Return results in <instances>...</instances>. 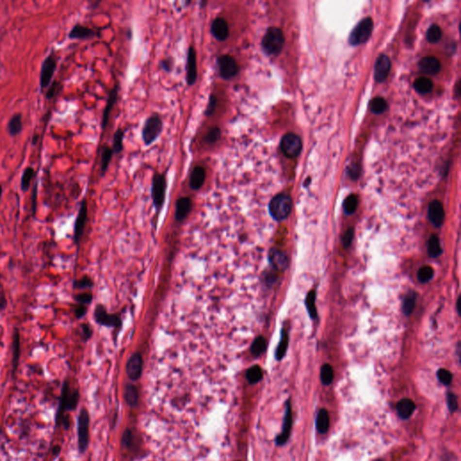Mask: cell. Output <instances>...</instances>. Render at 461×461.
Returning a JSON list of instances; mask_svg holds the SVG:
<instances>
[{"mask_svg":"<svg viewBox=\"0 0 461 461\" xmlns=\"http://www.w3.org/2000/svg\"><path fill=\"white\" fill-rule=\"evenodd\" d=\"M353 236H354V230H353V228L350 227L345 231V233H344L343 237V243L344 247H349V245L351 244Z\"/></svg>","mask_w":461,"mask_h":461,"instance_id":"obj_54","label":"cell"},{"mask_svg":"<svg viewBox=\"0 0 461 461\" xmlns=\"http://www.w3.org/2000/svg\"><path fill=\"white\" fill-rule=\"evenodd\" d=\"M211 33H212L213 36L220 42L226 41L230 34L229 25L227 21L223 17H217L214 19L211 25Z\"/></svg>","mask_w":461,"mask_h":461,"instance_id":"obj_16","label":"cell"},{"mask_svg":"<svg viewBox=\"0 0 461 461\" xmlns=\"http://www.w3.org/2000/svg\"><path fill=\"white\" fill-rule=\"evenodd\" d=\"M284 43L285 38L280 29L277 27H270L262 39V49L268 55L276 56L280 52Z\"/></svg>","mask_w":461,"mask_h":461,"instance_id":"obj_3","label":"cell"},{"mask_svg":"<svg viewBox=\"0 0 461 461\" xmlns=\"http://www.w3.org/2000/svg\"><path fill=\"white\" fill-rule=\"evenodd\" d=\"M21 355V343H20V332L17 328H15L13 334L12 343V375L16 376L18 368L19 361Z\"/></svg>","mask_w":461,"mask_h":461,"instance_id":"obj_22","label":"cell"},{"mask_svg":"<svg viewBox=\"0 0 461 461\" xmlns=\"http://www.w3.org/2000/svg\"><path fill=\"white\" fill-rule=\"evenodd\" d=\"M94 283L90 278L87 276H84L80 280H76L73 281V288L76 290H84V289H89L93 287Z\"/></svg>","mask_w":461,"mask_h":461,"instance_id":"obj_43","label":"cell"},{"mask_svg":"<svg viewBox=\"0 0 461 461\" xmlns=\"http://www.w3.org/2000/svg\"><path fill=\"white\" fill-rule=\"evenodd\" d=\"M245 377L249 384L255 385L263 379V371L260 366L254 365L250 367L249 369H247Z\"/></svg>","mask_w":461,"mask_h":461,"instance_id":"obj_30","label":"cell"},{"mask_svg":"<svg viewBox=\"0 0 461 461\" xmlns=\"http://www.w3.org/2000/svg\"><path fill=\"white\" fill-rule=\"evenodd\" d=\"M281 150L287 158H296L302 150V142L295 133H287L282 138Z\"/></svg>","mask_w":461,"mask_h":461,"instance_id":"obj_11","label":"cell"},{"mask_svg":"<svg viewBox=\"0 0 461 461\" xmlns=\"http://www.w3.org/2000/svg\"><path fill=\"white\" fill-rule=\"evenodd\" d=\"M6 305H7V302H6V297L4 295H2L0 297V310H4L6 308Z\"/></svg>","mask_w":461,"mask_h":461,"instance_id":"obj_58","label":"cell"},{"mask_svg":"<svg viewBox=\"0 0 461 461\" xmlns=\"http://www.w3.org/2000/svg\"><path fill=\"white\" fill-rule=\"evenodd\" d=\"M460 303H461V297H459L458 302H457V309H458V313H459V314H461V311H460V307H461V305H460Z\"/></svg>","mask_w":461,"mask_h":461,"instance_id":"obj_60","label":"cell"},{"mask_svg":"<svg viewBox=\"0 0 461 461\" xmlns=\"http://www.w3.org/2000/svg\"><path fill=\"white\" fill-rule=\"evenodd\" d=\"M144 361L140 353H134L126 363V374L132 381H137L143 373Z\"/></svg>","mask_w":461,"mask_h":461,"instance_id":"obj_14","label":"cell"},{"mask_svg":"<svg viewBox=\"0 0 461 461\" xmlns=\"http://www.w3.org/2000/svg\"><path fill=\"white\" fill-rule=\"evenodd\" d=\"M419 68L427 75H435L441 69V64L436 58L426 57L420 61Z\"/></svg>","mask_w":461,"mask_h":461,"instance_id":"obj_24","label":"cell"},{"mask_svg":"<svg viewBox=\"0 0 461 461\" xmlns=\"http://www.w3.org/2000/svg\"><path fill=\"white\" fill-rule=\"evenodd\" d=\"M413 87L419 93H429L432 89V81L425 77H421L414 81Z\"/></svg>","mask_w":461,"mask_h":461,"instance_id":"obj_34","label":"cell"},{"mask_svg":"<svg viewBox=\"0 0 461 461\" xmlns=\"http://www.w3.org/2000/svg\"><path fill=\"white\" fill-rule=\"evenodd\" d=\"M330 427V416L325 409H321L316 417V429L320 433H326Z\"/></svg>","mask_w":461,"mask_h":461,"instance_id":"obj_28","label":"cell"},{"mask_svg":"<svg viewBox=\"0 0 461 461\" xmlns=\"http://www.w3.org/2000/svg\"><path fill=\"white\" fill-rule=\"evenodd\" d=\"M221 134H222V132L219 127H216V126L213 127L210 129V131L206 133L205 136V142L208 144H215L220 140Z\"/></svg>","mask_w":461,"mask_h":461,"instance_id":"obj_47","label":"cell"},{"mask_svg":"<svg viewBox=\"0 0 461 461\" xmlns=\"http://www.w3.org/2000/svg\"><path fill=\"white\" fill-rule=\"evenodd\" d=\"M391 68V63L389 58L386 55H381L376 62L375 65V79L376 81L381 82L385 81L389 74Z\"/></svg>","mask_w":461,"mask_h":461,"instance_id":"obj_19","label":"cell"},{"mask_svg":"<svg viewBox=\"0 0 461 461\" xmlns=\"http://www.w3.org/2000/svg\"><path fill=\"white\" fill-rule=\"evenodd\" d=\"M62 90H63V85L61 84V82L52 81L50 83L49 87H48L47 92L45 94V99L47 100L53 99L54 98H56Z\"/></svg>","mask_w":461,"mask_h":461,"instance_id":"obj_42","label":"cell"},{"mask_svg":"<svg viewBox=\"0 0 461 461\" xmlns=\"http://www.w3.org/2000/svg\"><path fill=\"white\" fill-rule=\"evenodd\" d=\"M291 429H292V409H291L290 401L287 400L286 403V412H285V416L283 421L282 430H281L280 434L276 438V444L278 446H283L287 443L290 437Z\"/></svg>","mask_w":461,"mask_h":461,"instance_id":"obj_12","label":"cell"},{"mask_svg":"<svg viewBox=\"0 0 461 461\" xmlns=\"http://www.w3.org/2000/svg\"><path fill=\"white\" fill-rule=\"evenodd\" d=\"M125 136V131L122 129H118L114 134V139H113L112 150L114 153H120L123 150V140Z\"/></svg>","mask_w":461,"mask_h":461,"instance_id":"obj_38","label":"cell"},{"mask_svg":"<svg viewBox=\"0 0 461 461\" xmlns=\"http://www.w3.org/2000/svg\"><path fill=\"white\" fill-rule=\"evenodd\" d=\"M97 34L98 33L92 28H89L81 24H77L71 28L68 36L71 40H87L95 37Z\"/></svg>","mask_w":461,"mask_h":461,"instance_id":"obj_21","label":"cell"},{"mask_svg":"<svg viewBox=\"0 0 461 461\" xmlns=\"http://www.w3.org/2000/svg\"><path fill=\"white\" fill-rule=\"evenodd\" d=\"M268 262L277 271H284L288 266V260L281 250L272 248L268 251Z\"/></svg>","mask_w":461,"mask_h":461,"instance_id":"obj_18","label":"cell"},{"mask_svg":"<svg viewBox=\"0 0 461 461\" xmlns=\"http://www.w3.org/2000/svg\"><path fill=\"white\" fill-rule=\"evenodd\" d=\"M62 451V447L60 445H55L52 449H51V453L54 456H58Z\"/></svg>","mask_w":461,"mask_h":461,"instance_id":"obj_59","label":"cell"},{"mask_svg":"<svg viewBox=\"0 0 461 461\" xmlns=\"http://www.w3.org/2000/svg\"><path fill=\"white\" fill-rule=\"evenodd\" d=\"M433 273H434L433 269L430 268V266H424L423 268H420L418 271V280L421 283H427L432 279Z\"/></svg>","mask_w":461,"mask_h":461,"instance_id":"obj_44","label":"cell"},{"mask_svg":"<svg viewBox=\"0 0 461 461\" xmlns=\"http://www.w3.org/2000/svg\"><path fill=\"white\" fill-rule=\"evenodd\" d=\"M36 198H37V182L34 184L33 193H32V212L33 215L35 214L36 212Z\"/></svg>","mask_w":461,"mask_h":461,"instance_id":"obj_56","label":"cell"},{"mask_svg":"<svg viewBox=\"0 0 461 461\" xmlns=\"http://www.w3.org/2000/svg\"><path fill=\"white\" fill-rule=\"evenodd\" d=\"M370 108H371L372 112L379 115V114L385 112V110L387 108V103H386V100L383 99L382 98H376L371 102Z\"/></svg>","mask_w":461,"mask_h":461,"instance_id":"obj_45","label":"cell"},{"mask_svg":"<svg viewBox=\"0 0 461 461\" xmlns=\"http://www.w3.org/2000/svg\"><path fill=\"white\" fill-rule=\"evenodd\" d=\"M267 349V341L265 338L259 336L256 338L250 346V352L254 357H260Z\"/></svg>","mask_w":461,"mask_h":461,"instance_id":"obj_32","label":"cell"},{"mask_svg":"<svg viewBox=\"0 0 461 461\" xmlns=\"http://www.w3.org/2000/svg\"><path fill=\"white\" fill-rule=\"evenodd\" d=\"M198 80L197 53L193 46H189L187 51V82L188 86H193Z\"/></svg>","mask_w":461,"mask_h":461,"instance_id":"obj_15","label":"cell"},{"mask_svg":"<svg viewBox=\"0 0 461 461\" xmlns=\"http://www.w3.org/2000/svg\"><path fill=\"white\" fill-rule=\"evenodd\" d=\"M87 200L83 199L81 202V207L78 213L74 225V234L73 240L76 244H79L81 242V237L83 235V231L85 229V225L87 223Z\"/></svg>","mask_w":461,"mask_h":461,"instance_id":"obj_13","label":"cell"},{"mask_svg":"<svg viewBox=\"0 0 461 461\" xmlns=\"http://www.w3.org/2000/svg\"><path fill=\"white\" fill-rule=\"evenodd\" d=\"M34 175H35V170L33 167H27L25 168L21 178V189L24 192L28 191Z\"/></svg>","mask_w":461,"mask_h":461,"instance_id":"obj_35","label":"cell"},{"mask_svg":"<svg viewBox=\"0 0 461 461\" xmlns=\"http://www.w3.org/2000/svg\"><path fill=\"white\" fill-rule=\"evenodd\" d=\"M321 380L325 386H329L333 380V369L329 364H324L321 368Z\"/></svg>","mask_w":461,"mask_h":461,"instance_id":"obj_41","label":"cell"},{"mask_svg":"<svg viewBox=\"0 0 461 461\" xmlns=\"http://www.w3.org/2000/svg\"><path fill=\"white\" fill-rule=\"evenodd\" d=\"M78 432V448L81 454L87 451L89 445V427H90V415L86 408H81L77 422Z\"/></svg>","mask_w":461,"mask_h":461,"instance_id":"obj_4","label":"cell"},{"mask_svg":"<svg viewBox=\"0 0 461 461\" xmlns=\"http://www.w3.org/2000/svg\"><path fill=\"white\" fill-rule=\"evenodd\" d=\"M2 195H3V187L2 185H0V200L2 198Z\"/></svg>","mask_w":461,"mask_h":461,"instance_id":"obj_61","label":"cell"},{"mask_svg":"<svg viewBox=\"0 0 461 461\" xmlns=\"http://www.w3.org/2000/svg\"><path fill=\"white\" fill-rule=\"evenodd\" d=\"M81 395L79 389L70 388L69 380H64L62 386L61 396L59 399V407L57 409L55 415V425L56 427H61V423L68 414V412L75 411L79 405Z\"/></svg>","mask_w":461,"mask_h":461,"instance_id":"obj_1","label":"cell"},{"mask_svg":"<svg viewBox=\"0 0 461 461\" xmlns=\"http://www.w3.org/2000/svg\"><path fill=\"white\" fill-rule=\"evenodd\" d=\"M437 377L440 382L445 386H449L452 381V374L445 368L439 369L437 372Z\"/></svg>","mask_w":461,"mask_h":461,"instance_id":"obj_48","label":"cell"},{"mask_svg":"<svg viewBox=\"0 0 461 461\" xmlns=\"http://www.w3.org/2000/svg\"><path fill=\"white\" fill-rule=\"evenodd\" d=\"M428 216L430 223L435 227H441L445 219V213L443 204L439 200H433L429 206Z\"/></svg>","mask_w":461,"mask_h":461,"instance_id":"obj_17","label":"cell"},{"mask_svg":"<svg viewBox=\"0 0 461 461\" xmlns=\"http://www.w3.org/2000/svg\"><path fill=\"white\" fill-rule=\"evenodd\" d=\"M161 66H162V69L167 72H170L172 70V67H173V63H172V60L171 58H167V59H164L162 60L161 62Z\"/></svg>","mask_w":461,"mask_h":461,"instance_id":"obj_57","label":"cell"},{"mask_svg":"<svg viewBox=\"0 0 461 461\" xmlns=\"http://www.w3.org/2000/svg\"><path fill=\"white\" fill-rule=\"evenodd\" d=\"M118 89L119 87L117 85L115 86V87L110 91L109 96H108V99L106 102V106L105 107L104 113H103V119H102V129H103V131L106 130V125L108 124V121H109L110 113L112 111L113 107L115 106V104L117 100V98H118Z\"/></svg>","mask_w":461,"mask_h":461,"instance_id":"obj_23","label":"cell"},{"mask_svg":"<svg viewBox=\"0 0 461 461\" xmlns=\"http://www.w3.org/2000/svg\"><path fill=\"white\" fill-rule=\"evenodd\" d=\"M87 306H84V305L78 304L77 306L73 307V313H74V315H75L77 319H81V318L84 317L87 313Z\"/></svg>","mask_w":461,"mask_h":461,"instance_id":"obj_55","label":"cell"},{"mask_svg":"<svg viewBox=\"0 0 461 461\" xmlns=\"http://www.w3.org/2000/svg\"><path fill=\"white\" fill-rule=\"evenodd\" d=\"M81 328L82 340H83L84 342H87V341L92 337L93 330H92V328L87 324H81Z\"/></svg>","mask_w":461,"mask_h":461,"instance_id":"obj_51","label":"cell"},{"mask_svg":"<svg viewBox=\"0 0 461 461\" xmlns=\"http://www.w3.org/2000/svg\"><path fill=\"white\" fill-rule=\"evenodd\" d=\"M167 189V181L165 175L156 173L152 179L151 185V198L153 201V205L155 206L157 212H160L162 209Z\"/></svg>","mask_w":461,"mask_h":461,"instance_id":"obj_7","label":"cell"},{"mask_svg":"<svg viewBox=\"0 0 461 461\" xmlns=\"http://www.w3.org/2000/svg\"><path fill=\"white\" fill-rule=\"evenodd\" d=\"M125 399L127 405L131 407L136 406L139 401V393L137 387L132 384H127L125 386Z\"/></svg>","mask_w":461,"mask_h":461,"instance_id":"obj_29","label":"cell"},{"mask_svg":"<svg viewBox=\"0 0 461 461\" xmlns=\"http://www.w3.org/2000/svg\"><path fill=\"white\" fill-rule=\"evenodd\" d=\"M381 461V460H377V461Z\"/></svg>","mask_w":461,"mask_h":461,"instance_id":"obj_62","label":"cell"},{"mask_svg":"<svg viewBox=\"0 0 461 461\" xmlns=\"http://www.w3.org/2000/svg\"><path fill=\"white\" fill-rule=\"evenodd\" d=\"M219 74L225 81H230L240 72V67L236 60L229 54H224L217 59Z\"/></svg>","mask_w":461,"mask_h":461,"instance_id":"obj_8","label":"cell"},{"mask_svg":"<svg viewBox=\"0 0 461 461\" xmlns=\"http://www.w3.org/2000/svg\"><path fill=\"white\" fill-rule=\"evenodd\" d=\"M415 303H416V294L412 291L405 296L404 303H403V312L405 315L411 314L415 307Z\"/></svg>","mask_w":461,"mask_h":461,"instance_id":"obj_37","label":"cell"},{"mask_svg":"<svg viewBox=\"0 0 461 461\" xmlns=\"http://www.w3.org/2000/svg\"><path fill=\"white\" fill-rule=\"evenodd\" d=\"M216 106H217V98L214 94H211L210 97H209V100H208V104H207V106H206V111H205V115L206 116H211L213 114L215 111V108H216Z\"/></svg>","mask_w":461,"mask_h":461,"instance_id":"obj_50","label":"cell"},{"mask_svg":"<svg viewBox=\"0 0 461 461\" xmlns=\"http://www.w3.org/2000/svg\"><path fill=\"white\" fill-rule=\"evenodd\" d=\"M58 64V57L56 52L52 50L44 59L40 70V87L41 92H44V89L49 87L52 82L53 76L55 74Z\"/></svg>","mask_w":461,"mask_h":461,"instance_id":"obj_5","label":"cell"},{"mask_svg":"<svg viewBox=\"0 0 461 461\" xmlns=\"http://www.w3.org/2000/svg\"><path fill=\"white\" fill-rule=\"evenodd\" d=\"M415 410V404L411 399L405 398L400 400L396 405V411L399 417L406 420L412 416Z\"/></svg>","mask_w":461,"mask_h":461,"instance_id":"obj_27","label":"cell"},{"mask_svg":"<svg viewBox=\"0 0 461 461\" xmlns=\"http://www.w3.org/2000/svg\"><path fill=\"white\" fill-rule=\"evenodd\" d=\"M132 440H133V437H132V430L129 429L125 430L122 438V444L125 446V448H130L132 443Z\"/></svg>","mask_w":461,"mask_h":461,"instance_id":"obj_53","label":"cell"},{"mask_svg":"<svg viewBox=\"0 0 461 461\" xmlns=\"http://www.w3.org/2000/svg\"><path fill=\"white\" fill-rule=\"evenodd\" d=\"M443 250L439 238L435 234L431 235L428 243V254L431 258H437L442 254Z\"/></svg>","mask_w":461,"mask_h":461,"instance_id":"obj_33","label":"cell"},{"mask_svg":"<svg viewBox=\"0 0 461 461\" xmlns=\"http://www.w3.org/2000/svg\"><path fill=\"white\" fill-rule=\"evenodd\" d=\"M162 128L163 124L159 115L154 114L150 115V117H148L145 121L142 132V137L145 145H150L153 142H155L157 138L162 133Z\"/></svg>","mask_w":461,"mask_h":461,"instance_id":"obj_6","label":"cell"},{"mask_svg":"<svg viewBox=\"0 0 461 461\" xmlns=\"http://www.w3.org/2000/svg\"><path fill=\"white\" fill-rule=\"evenodd\" d=\"M74 299L80 305L87 306V305L91 304V302L93 300V295L91 293H88V292L78 294L74 296Z\"/></svg>","mask_w":461,"mask_h":461,"instance_id":"obj_49","label":"cell"},{"mask_svg":"<svg viewBox=\"0 0 461 461\" xmlns=\"http://www.w3.org/2000/svg\"><path fill=\"white\" fill-rule=\"evenodd\" d=\"M192 209V200L189 198H181L176 202V211H175V219L178 222H182L187 218V215Z\"/></svg>","mask_w":461,"mask_h":461,"instance_id":"obj_20","label":"cell"},{"mask_svg":"<svg viewBox=\"0 0 461 461\" xmlns=\"http://www.w3.org/2000/svg\"></svg>","mask_w":461,"mask_h":461,"instance_id":"obj_63","label":"cell"},{"mask_svg":"<svg viewBox=\"0 0 461 461\" xmlns=\"http://www.w3.org/2000/svg\"><path fill=\"white\" fill-rule=\"evenodd\" d=\"M24 128L23 125V115L22 114L17 113L13 115L12 117L9 119L7 125H6V131L8 134L12 137H16L19 135Z\"/></svg>","mask_w":461,"mask_h":461,"instance_id":"obj_26","label":"cell"},{"mask_svg":"<svg viewBox=\"0 0 461 461\" xmlns=\"http://www.w3.org/2000/svg\"><path fill=\"white\" fill-rule=\"evenodd\" d=\"M206 170L205 168L201 166H197L193 168L191 175H190V181H189V187L193 190H198L203 185L205 184L206 181Z\"/></svg>","mask_w":461,"mask_h":461,"instance_id":"obj_25","label":"cell"},{"mask_svg":"<svg viewBox=\"0 0 461 461\" xmlns=\"http://www.w3.org/2000/svg\"><path fill=\"white\" fill-rule=\"evenodd\" d=\"M94 319L97 324L106 327L119 329L122 326V320L117 314H110L103 305H98L94 311Z\"/></svg>","mask_w":461,"mask_h":461,"instance_id":"obj_10","label":"cell"},{"mask_svg":"<svg viewBox=\"0 0 461 461\" xmlns=\"http://www.w3.org/2000/svg\"><path fill=\"white\" fill-rule=\"evenodd\" d=\"M358 204H359V200L357 196L355 195L349 196L343 204V209L345 214H352L353 213H355L356 209L358 207Z\"/></svg>","mask_w":461,"mask_h":461,"instance_id":"obj_40","label":"cell"},{"mask_svg":"<svg viewBox=\"0 0 461 461\" xmlns=\"http://www.w3.org/2000/svg\"><path fill=\"white\" fill-rule=\"evenodd\" d=\"M113 154H114V151L112 148L108 146L102 147L101 149V174L102 176L106 173L108 166L112 161Z\"/></svg>","mask_w":461,"mask_h":461,"instance_id":"obj_31","label":"cell"},{"mask_svg":"<svg viewBox=\"0 0 461 461\" xmlns=\"http://www.w3.org/2000/svg\"><path fill=\"white\" fill-rule=\"evenodd\" d=\"M287 346H288V335H287L286 330H282L281 331V340L280 344L276 350L275 357L278 361H281L284 356L286 355L287 352Z\"/></svg>","mask_w":461,"mask_h":461,"instance_id":"obj_36","label":"cell"},{"mask_svg":"<svg viewBox=\"0 0 461 461\" xmlns=\"http://www.w3.org/2000/svg\"><path fill=\"white\" fill-rule=\"evenodd\" d=\"M306 306L310 317L312 319H315L317 317V311L315 308V292L314 291H311L307 295Z\"/></svg>","mask_w":461,"mask_h":461,"instance_id":"obj_39","label":"cell"},{"mask_svg":"<svg viewBox=\"0 0 461 461\" xmlns=\"http://www.w3.org/2000/svg\"><path fill=\"white\" fill-rule=\"evenodd\" d=\"M372 30H373L372 19L369 17L363 19L350 33L349 43L353 45H357V44H363L367 42L372 33Z\"/></svg>","mask_w":461,"mask_h":461,"instance_id":"obj_9","label":"cell"},{"mask_svg":"<svg viewBox=\"0 0 461 461\" xmlns=\"http://www.w3.org/2000/svg\"><path fill=\"white\" fill-rule=\"evenodd\" d=\"M447 403L449 411L451 412H455L458 409V398L454 394L448 393L447 394Z\"/></svg>","mask_w":461,"mask_h":461,"instance_id":"obj_52","label":"cell"},{"mask_svg":"<svg viewBox=\"0 0 461 461\" xmlns=\"http://www.w3.org/2000/svg\"><path fill=\"white\" fill-rule=\"evenodd\" d=\"M292 209L291 198L286 194L275 196L268 205L269 214L276 221H283L288 217Z\"/></svg>","mask_w":461,"mask_h":461,"instance_id":"obj_2","label":"cell"},{"mask_svg":"<svg viewBox=\"0 0 461 461\" xmlns=\"http://www.w3.org/2000/svg\"><path fill=\"white\" fill-rule=\"evenodd\" d=\"M442 37V30L437 25H432L427 31V40L431 43L435 44Z\"/></svg>","mask_w":461,"mask_h":461,"instance_id":"obj_46","label":"cell"}]
</instances>
